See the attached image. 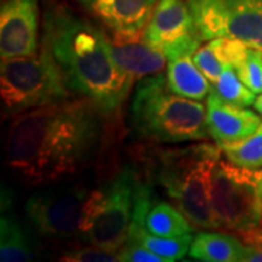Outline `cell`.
I'll list each match as a JSON object with an SVG mask.
<instances>
[{
	"label": "cell",
	"instance_id": "cell-27",
	"mask_svg": "<svg viewBox=\"0 0 262 262\" xmlns=\"http://www.w3.org/2000/svg\"><path fill=\"white\" fill-rule=\"evenodd\" d=\"M259 226H262V222H261V225H259Z\"/></svg>",
	"mask_w": 262,
	"mask_h": 262
},
{
	"label": "cell",
	"instance_id": "cell-4",
	"mask_svg": "<svg viewBox=\"0 0 262 262\" xmlns=\"http://www.w3.org/2000/svg\"><path fill=\"white\" fill-rule=\"evenodd\" d=\"M131 131L153 144H181L210 139L206 105L173 94L166 75L140 79L131 101Z\"/></svg>",
	"mask_w": 262,
	"mask_h": 262
},
{
	"label": "cell",
	"instance_id": "cell-8",
	"mask_svg": "<svg viewBox=\"0 0 262 262\" xmlns=\"http://www.w3.org/2000/svg\"><path fill=\"white\" fill-rule=\"evenodd\" d=\"M92 189L83 187L48 188L29 196L25 213L39 234L72 237L83 232Z\"/></svg>",
	"mask_w": 262,
	"mask_h": 262
},
{
	"label": "cell",
	"instance_id": "cell-24",
	"mask_svg": "<svg viewBox=\"0 0 262 262\" xmlns=\"http://www.w3.org/2000/svg\"><path fill=\"white\" fill-rule=\"evenodd\" d=\"M192 60L211 83H214L215 80L220 77V75L227 69L219 60V57L215 56L214 50L210 46V42H207L206 46H201L198 48L195 54L192 56Z\"/></svg>",
	"mask_w": 262,
	"mask_h": 262
},
{
	"label": "cell",
	"instance_id": "cell-20",
	"mask_svg": "<svg viewBox=\"0 0 262 262\" xmlns=\"http://www.w3.org/2000/svg\"><path fill=\"white\" fill-rule=\"evenodd\" d=\"M232 163L246 169H262V124L244 140L217 144Z\"/></svg>",
	"mask_w": 262,
	"mask_h": 262
},
{
	"label": "cell",
	"instance_id": "cell-5",
	"mask_svg": "<svg viewBox=\"0 0 262 262\" xmlns=\"http://www.w3.org/2000/svg\"><path fill=\"white\" fill-rule=\"evenodd\" d=\"M72 98L56 61L46 48L34 56L6 58L0 63L2 115L19 114L64 102Z\"/></svg>",
	"mask_w": 262,
	"mask_h": 262
},
{
	"label": "cell",
	"instance_id": "cell-3",
	"mask_svg": "<svg viewBox=\"0 0 262 262\" xmlns=\"http://www.w3.org/2000/svg\"><path fill=\"white\" fill-rule=\"evenodd\" d=\"M220 155L217 144L196 143L155 150L149 160L151 182L192 225L204 230L220 229L210 201L211 172Z\"/></svg>",
	"mask_w": 262,
	"mask_h": 262
},
{
	"label": "cell",
	"instance_id": "cell-7",
	"mask_svg": "<svg viewBox=\"0 0 262 262\" xmlns=\"http://www.w3.org/2000/svg\"><path fill=\"white\" fill-rule=\"evenodd\" d=\"M210 201L220 229H256L262 222V169L241 168L222 153L211 172Z\"/></svg>",
	"mask_w": 262,
	"mask_h": 262
},
{
	"label": "cell",
	"instance_id": "cell-2",
	"mask_svg": "<svg viewBox=\"0 0 262 262\" xmlns=\"http://www.w3.org/2000/svg\"><path fill=\"white\" fill-rule=\"evenodd\" d=\"M41 46L58 66L76 98L92 102L105 118L120 113L136 79L114 61L105 29L60 0H47Z\"/></svg>",
	"mask_w": 262,
	"mask_h": 262
},
{
	"label": "cell",
	"instance_id": "cell-14",
	"mask_svg": "<svg viewBox=\"0 0 262 262\" xmlns=\"http://www.w3.org/2000/svg\"><path fill=\"white\" fill-rule=\"evenodd\" d=\"M108 38L114 61L136 80L162 73L169 63L163 51L146 41L143 34L117 35L108 32Z\"/></svg>",
	"mask_w": 262,
	"mask_h": 262
},
{
	"label": "cell",
	"instance_id": "cell-16",
	"mask_svg": "<svg viewBox=\"0 0 262 262\" xmlns=\"http://www.w3.org/2000/svg\"><path fill=\"white\" fill-rule=\"evenodd\" d=\"M166 83L173 94L204 101L211 92V82L198 69L192 57H181L166 66Z\"/></svg>",
	"mask_w": 262,
	"mask_h": 262
},
{
	"label": "cell",
	"instance_id": "cell-9",
	"mask_svg": "<svg viewBox=\"0 0 262 262\" xmlns=\"http://www.w3.org/2000/svg\"><path fill=\"white\" fill-rule=\"evenodd\" d=\"M204 41L236 38L262 51V0H191Z\"/></svg>",
	"mask_w": 262,
	"mask_h": 262
},
{
	"label": "cell",
	"instance_id": "cell-22",
	"mask_svg": "<svg viewBox=\"0 0 262 262\" xmlns=\"http://www.w3.org/2000/svg\"><path fill=\"white\" fill-rule=\"evenodd\" d=\"M239 79L253 94H262V51L249 47L242 64L236 69Z\"/></svg>",
	"mask_w": 262,
	"mask_h": 262
},
{
	"label": "cell",
	"instance_id": "cell-6",
	"mask_svg": "<svg viewBox=\"0 0 262 262\" xmlns=\"http://www.w3.org/2000/svg\"><path fill=\"white\" fill-rule=\"evenodd\" d=\"M144 181L131 166L114 175L102 188L92 189L80 239L84 244L120 251L128 241L137 196Z\"/></svg>",
	"mask_w": 262,
	"mask_h": 262
},
{
	"label": "cell",
	"instance_id": "cell-18",
	"mask_svg": "<svg viewBox=\"0 0 262 262\" xmlns=\"http://www.w3.org/2000/svg\"><path fill=\"white\" fill-rule=\"evenodd\" d=\"M128 239L140 242L151 252L162 256L166 262L179 261L187 253H189V248L194 241V236L191 233L175 236V237H162L155 234L147 233L143 227H133L130 230Z\"/></svg>",
	"mask_w": 262,
	"mask_h": 262
},
{
	"label": "cell",
	"instance_id": "cell-10",
	"mask_svg": "<svg viewBox=\"0 0 262 262\" xmlns=\"http://www.w3.org/2000/svg\"><path fill=\"white\" fill-rule=\"evenodd\" d=\"M143 35L169 61L192 57L204 41L191 0H158Z\"/></svg>",
	"mask_w": 262,
	"mask_h": 262
},
{
	"label": "cell",
	"instance_id": "cell-25",
	"mask_svg": "<svg viewBox=\"0 0 262 262\" xmlns=\"http://www.w3.org/2000/svg\"><path fill=\"white\" fill-rule=\"evenodd\" d=\"M118 261L122 262H166L162 256L151 252L140 242L128 239L118 251Z\"/></svg>",
	"mask_w": 262,
	"mask_h": 262
},
{
	"label": "cell",
	"instance_id": "cell-17",
	"mask_svg": "<svg viewBox=\"0 0 262 262\" xmlns=\"http://www.w3.org/2000/svg\"><path fill=\"white\" fill-rule=\"evenodd\" d=\"M194 227L195 226L188 220L187 215L175 204L155 198L150 203L143 226L147 233L162 237H175L192 233Z\"/></svg>",
	"mask_w": 262,
	"mask_h": 262
},
{
	"label": "cell",
	"instance_id": "cell-19",
	"mask_svg": "<svg viewBox=\"0 0 262 262\" xmlns=\"http://www.w3.org/2000/svg\"><path fill=\"white\" fill-rule=\"evenodd\" d=\"M34 258V252L28 244L22 226L10 217L0 220V261L27 262Z\"/></svg>",
	"mask_w": 262,
	"mask_h": 262
},
{
	"label": "cell",
	"instance_id": "cell-1",
	"mask_svg": "<svg viewBox=\"0 0 262 262\" xmlns=\"http://www.w3.org/2000/svg\"><path fill=\"white\" fill-rule=\"evenodd\" d=\"M101 111L83 98L19 114L5 141V163L28 185H48L82 172L102 140Z\"/></svg>",
	"mask_w": 262,
	"mask_h": 262
},
{
	"label": "cell",
	"instance_id": "cell-21",
	"mask_svg": "<svg viewBox=\"0 0 262 262\" xmlns=\"http://www.w3.org/2000/svg\"><path fill=\"white\" fill-rule=\"evenodd\" d=\"M211 92L219 95L226 102L245 108L253 105L256 99V94L245 86L234 67H227L214 83H211Z\"/></svg>",
	"mask_w": 262,
	"mask_h": 262
},
{
	"label": "cell",
	"instance_id": "cell-13",
	"mask_svg": "<svg viewBox=\"0 0 262 262\" xmlns=\"http://www.w3.org/2000/svg\"><path fill=\"white\" fill-rule=\"evenodd\" d=\"M207 128L215 144L244 140L259 128L262 117L245 106L223 101L210 92L206 101Z\"/></svg>",
	"mask_w": 262,
	"mask_h": 262
},
{
	"label": "cell",
	"instance_id": "cell-11",
	"mask_svg": "<svg viewBox=\"0 0 262 262\" xmlns=\"http://www.w3.org/2000/svg\"><path fill=\"white\" fill-rule=\"evenodd\" d=\"M39 0H3L0 8L2 60L37 54Z\"/></svg>",
	"mask_w": 262,
	"mask_h": 262
},
{
	"label": "cell",
	"instance_id": "cell-23",
	"mask_svg": "<svg viewBox=\"0 0 262 262\" xmlns=\"http://www.w3.org/2000/svg\"><path fill=\"white\" fill-rule=\"evenodd\" d=\"M60 261L66 262H117L118 251L108 249L96 245H84L79 248H72L61 255Z\"/></svg>",
	"mask_w": 262,
	"mask_h": 262
},
{
	"label": "cell",
	"instance_id": "cell-12",
	"mask_svg": "<svg viewBox=\"0 0 262 262\" xmlns=\"http://www.w3.org/2000/svg\"><path fill=\"white\" fill-rule=\"evenodd\" d=\"M106 32L140 35L153 15L158 0H75Z\"/></svg>",
	"mask_w": 262,
	"mask_h": 262
},
{
	"label": "cell",
	"instance_id": "cell-15",
	"mask_svg": "<svg viewBox=\"0 0 262 262\" xmlns=\"http://www.w3.org/2000/svg\"><path fill=\"white\" fill-rule=\"evenodd\" d=\"M245 255V244L233 234L201 232L189 248V256L201 262H244Z\"/></svg>",
	"mask_w": 262,
	"mask_h": 262
},
{
	"label": "cell",
	"instance_id": "cell-26",
	"mask_svg": "<svg viewBox=\"0 0 262 262\" xmlns=\"http://www.w3.org/2000/svg\"><path fill=\"white\" fill-rule=\"evenodd\" d=\"M253 108H255V111L262 117V94H259V96L255 99V102H253Z\"/></svg>",
	"mask_w": 262,
	"mask_h": 262
}]
</instances>
